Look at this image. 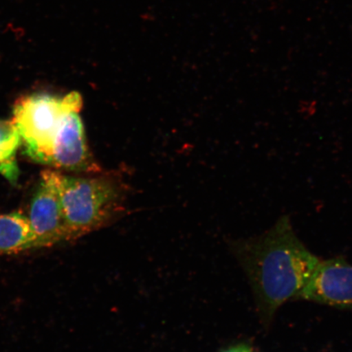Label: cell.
Wrapping results in <instances>:
<instances>
[{
	"mask_svg": "<svg viewBox=\"0 0 352 352\" xmlns=\"http://www.w3.org/2000/svg\"><path fill=\"white\" fill-rule=\"evenodd\" d=\"M231 249L248 277L258 314L266 323L280 307L298 298L320 261L298 239L287 217L261 236L233 241Z\"/></svg>",
	"mask_w": 352,
	"mask_h": 352,
	"instance_id": "1",
	"label": "cell"
},
{
	"mask_svg": "<svg viewBox=\"0 0 352 352\" xmlns=\"http://www.w3.org/2000/svg\"><path fill=\"white\" fill-rule=\"evenodd\" d=\"M57 186L73 239L107 226L126 209L127 188L118 175L74 177L57 171Z\"/></svg>",
	"mask_w": 352,
	"mask_h": 352,
	"instance_id": "2",
	"label": "cell"
},
{
	"mask_svg": "<svg viewBox=\"0 0 352 352\" xmlns=\"http://www.w3.org/2000/svg\"><path fill=\"white\" fill-rule=\"evenodd\" d=\"M82 98L77 91L64 96L34 94L21 98L13 108L14 122L24 153L37 164L51 166L52 148L63 118L80 112Z\"/></svg>",
	"mask_w": 352,
	"mask_h": 352,
	"instance_id": "3",
	"label": "cell"
},
{
	"mask_svg": "<svg viewBox=\"0 0 352 352\" xmlns=\"http://www.w3.org/2000/svg\"><path fill=\"white\" fill-rule=\"evenodd\" d=\"M30 204L29 220L38 248L73 239L57 186V171L43 170Z\"/></svg>",
	"mask_w": 352,
	"mask_h": 352,
	"instance_id": "4",
	"label": "cell"
},
{
	"mask_svg": "<svg viewBox=\"0 0 352 352\" xmlns=\"http://www.w3.org/2000/svg\"><path fill=\"white\" fill-rule=\"evenodd\" d=\"M298 298L352 309V265L341 258L320 261Z\"/></svg>",
	"mask_w": 352,
	"mask_h": 352,
	"instance_id": "5",
	"label": "cell"
},
{
	"mask_svg": "<svg viewBox=\"0 0 352 352\" xmlns=\"http://www.w3.org/2000/svg\"><path fill=\"white\" fill-rule=\"evenodd\" d=\"M51 166L76 173H102L88 148L79 112L69 113L61 122L52 148Z\"/></svg>",
	"mask_w": 352,
	"mask_h": 352,
	"instance_id": "6",
	"label": "cell"
},
{
	"mask_svg": "<svg viewBox=\"0 0 352 352\" xmlns=\"http://www.w3.org/2000/svg\"><path fill=\"white\" fill-rule=\"evenodd\" d=\"M38 248L28 217L19 212L0 214V254H12Z\"/></svg>",
	"mask_w": 352,
	"mask_h": 352,
	"instance_id": "7",
	"label": "cell"
},
{
	"mask_svg": "<svg viewBox=\"0 0 352 352\" xmlns=\"http://www.w3.org/2000/svg\"><path fill=\"white\" fill-rule=\"evenodd\" d=\"M21 144V135L14 122L0 120V175L12 186L19 182L20 170L16 153Z\"/></svg>",
	"mask_w": 352,
	"mask_h": 352,
	"instance_id": "8",
	"label": "cell"
},
{
	"mask_svg": "<svg viewBox=\"0 0 352 352\" xmlns=\"http://www.w3.org/2000/svg\"><path fill=\"white\" fill-rule=\"evenodd\" d=\"M219 352H252V351L248 345L237 344Z\"/></svg>",
	"mask_w": 352,
	"mask_h": 352,
	"instance_id": "9",
	"label": "cell"
}]
</instances>
